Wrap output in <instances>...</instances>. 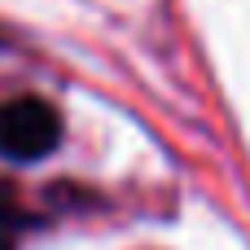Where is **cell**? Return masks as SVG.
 <instances>
[{"mask_svg": "<svg viewBox=\"0 0 250 250\" xmlns=\"http://www.w3.org/2000/svg\"><path fill=\"white\" fill-rule=\"evenodd\" d=\"M0 250H9V237H4V233H0Z\"/></svg>", "mask_w": 250, "mask_h": 250, "instance_id": "cell-2", "label": "cell"}, {"mask_svg": "<svg viewBox=\"0 0 250 250\" xmlns=\"http://www.w3.org/2000/svg\"><path fill=\"white\" fill-rule=\"evenodd\" d=\"M62 145V114L40 97L0 101V158L40 163Z\"/></svg>", "mask_w": 250, "mask_h": 250, "instance_id": "cell-1", "label": "cell"}]
</instances>
